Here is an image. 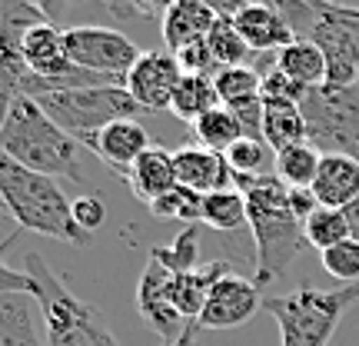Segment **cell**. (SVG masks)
<instances>
[{
    "mask_svg": "<svg viewBox=\"0 0 359 346\" xmlns=\"http://www.w3.org/2000/svg\"><path fill=\"white\" fill-rule=\"evenodd\" d=\"M236 187L246 197L250 230L257 244V283L283 280L286 270L293 267L296 253L306 244L303 220L290 206V187L276 173L240 177Z\"/></svg>",
    "mask_w": 359,
    "mask_h": 346,
    "instance_id": "6da1fadb",
    "label": "cell"
},
{
    "mask_svg": "<svg viewBox=\"0 0 359 346\" xmlns=\"http://www.w3.org/2000/svg\"><path fill=\"white\" fill-rule=\"evenodd\" d=\"M0 150L20 167L37 170L43 177L87 183V173L80 167V140L70 137L64 127H57L34 97H17L4 110Z\"/></svg>",
    "mask_w": 359,
    "mask_h": 346,
    "instance_id": "7a4b0ae2",
    "label": "cell"
},
{
    "mask_svg": "<svg viewBox=\"0 0 359 346\" xmlns=\"http://www.w3.org/2000/svg\"><path fill=\"white\" fill-rule=\"evenodd\" d=\"M0 197L20 230L53 237L70 246H87L90 233L77 227L74 204L57 187V177H43L37 170L20 167L11 157H0Z\"/></svg>",
    "mask_w": 359,
    "mask_h": 346,
    "instance_id": "3957f363",
    "label": "cell"
},
{
    "mask_svg": "<svg viewBox=\"0 0 359 346\" xmlns=\"http://www.w3.org/2000/svg\"><path fill=\"white\" fill-rule=\"evenodd\" d=\"M24 270L37 283V303L47 320V346H120L97 307L80 300L37 250L24 253Z\"/></svg>",
    "mask_w": 359,
    "mask_h": 346,
    "instance_id": "277c9868",
    "label": "cell"
},
{
    "mask_svg": "<svg viewBox=\"0 0 359 346\" xmlns=\"http://www.w3.org/2000/svg\"><path fill=\"white\" fill-rule=\"evenodd\" d=\"M359 303V283H343L336 290L299 286L293 293L266 296L263 310L280 326L283 346H326L349 307Z\"/></svg>",
    "mask_w": 359,
    "mask_h": 346,
    "instance_id": "5b68a950",
    "label": "cell"
},
{
    "mask_svg": "<svg viewBox=\"0 0 359 346\" xmlns=\"http://www.w3.org/2000/svg\"><path fill=\"white\" fill-rule=\"evenodd\" d=\"M43 107L57 127H64L70 137H93L116 120H140L147 117L140 103L130 97L127 87H83V90H57L34 97Z\"/></svg>",
    "mask_w": 359,
    "mask_h": 346,
    "instance_id": "8992f818",
    "label": "cell"
},
{
    "mask_svg": "<svg viewBox=\"0 0 359 346\" xmlns=\"http://www.w3.org/2000/svg\"><path fill=\"white\" fill-rule=\"evenodd\" d=\"M299 107L306 117V137L320 154H343L359 160V84L313 87L306 90Z\"/></svg>",
    "mask_w": 359,
    "mask_h": 346,
    "instance_id": "52a82bcc",
    "label": "cell"
},
{
    "mask_svg": "<svg viewBox=\"0 0 359 346\" xmlns=\"http://www.w3.org/2000/svg\"><path fill=\"white\" fill-rule=\"evenodd\" d=\"M67 40V53L70 60L90 74H103V77H116V80H127V74L133 70V64L140 60L137 44L130 37H123L120 30L114 27H67L64 30Z\"/></svg>",
    "mask_w": 359,
    "mask_h": 346,
    "instance_id": "ba28073f",
    "label": "cell"
},
{
    "mask_svg": "<svg viewBox=\"0 0 359 346\" xmlns=\"http://www.w3.org/2000/svg\"><path fill=\"white\" fill-rule=\"evenodd\" d=\"M180 80H183V67H180L177 53L143 51L140 60L127 74V90L147 114H160V110H170Z\"/></svg>",
    "mask_w": 359,
    "mask_h": 346,
    "instance_id": "9c48e42d",
    "label": "cell"
},
{
    "mask_svg": "<svg viewBox=\"0 0 359 346\" xmlns=\"http://www.w3.org/2000/svg\"><path fill=\"white\" fill-rule=\"evenodd\" d=\"M266 296L259 293L257 280H246L240 273H226L223 280L206 296V307L200 313V330H236L246 320H253V313L263 310Z\"/></svg>",
    "mask_w": 359,
    "mask_h": 346,
    "instance_id": "30bf717a",
    "label": "cell"
},
{
    "mask_svg": "<svg viewBox=\"0 0 359 346\" xmlns=\"http://www.w3.org/2000/svg\"><path fill=\"white\" fill-rule=\"evenodd\" d=\"M163 280H167V267L156 257H150L140 273V283H137V310H140V317L147 320V326H150L160 340L177 343L193 323H187L177 310L170 307L167 293H163Z\"/></svg>",
    "mask_w": 359,
    "mask_h": 346,
    "instance_id": "8fae6325",
    "label": "cell"
},
{
    "mask_svg": "<svg viewBox=\"0 0 359 346\" xmlns=\"http://www.w3.org/2000/svg\"><path fill=\"white\" fill-rule=\"evenodd\" d=\"M80 147H87L90 154H97L114 173H120V177L127 180L130 167H133L154 143H150V133H147V127H143L140 120H116V124H110V127L100 130V133L83 137Z\"/></svg>",
    "mask_w": 359,
    "mask_h": 346,
    "instance_id": "7c38bea8",
    "label": "cell"
},
{
    "mask_svg": "<svg viewBox=\"0 0 359 346\" xmlns=\"http://www.w3.org/2000/svg\"><path fill=\"white\" fill-rule=\"evenodd\" d=\"M226 273H233V267L226 260H213L196 270H167L163 280V293H167L170 307L177 310L187 323H196L200 313L206 307V296L217 286V280H223Z\"/></svg>",
    "mask_w": 359,
    "mask_h": 346,
    "instance_id": "4fadbf2b",
    "label": "cell"
},
{
    "mask_svg": "<svg viewBox=\"0 0 359 346\" xmlns=\"http://www.w3.org/2000/svg\"><path fill=\"white\" fill-rule=\"evenodd\" d=\"M173 164H177L180 183L196 190L200 197L236 187V173H233L226 154L206 150V147H180L173 150Z\"/></svg>",
    "mask_w": 359,
    "mask_h": 346,
    "instance_id": "5bb4252c",
    "label": "cell"
},
{
    "mask_svg": "<svg viewBox=\"0 0 359 346\" xmlns=\"http://www.w3.org/2000/svg\"><path fill=\"white\" fill-rule=\"evenodd\" d=\"M0 346H47V320L37 296L0 293Z\"/></svg>",
    "mask_w": 359,
    "mask_h": 346,
    "instance_id": "9a60e30c",
    "label": "cell"
},
{
    "mask_svg": "<svg viewBox=\"0 0 359 346\" xmlns=\"http://www.w3.org/2000/svg\"><path fill=\"white\" fill-rule=\"evenodd\" d=\"M217 11L203 0H173L170 11L163 13V44L170 53L183 51L193 40H206L210 30L217 27Z\"/></svg>",
    "mask_w": 359,
    "mask_h": 346,
    "instance_id": "2e32d148",
    "label": "cell"
},
{
    "mask_svg": "<svg viewBox=\"0 0 359 346\" xmlns=\"http://www.w3.org/2000/svg\"><path fill=\"white\" fill-rule=\"evenodd\" d=\"M177 164H173V150L167 147H150L147 154L130 167L127 187L140 204H156L160 197H167L177 187Z\"/></svg>",
    "mask_w": 359,
    "mask_h": 346,
    "instance_id": "e0dca14e",
    "label": "cell"
},
{
    "mask_svg": "<svg viewBox=\"0 0 359 346\" xmlns=\"http://www.w3.org/2000/svg\"><path fill=\"white\" fill-rule=\"evenodd\" d=\"M309 190L316 193L320 206L346 210L359 197V160L343 154H323L320 173H316Z\"/></svg>",
    "mask_w": 359,
    "mask_h": 346,
    "instance_id": "ac0fdd59",
    "label": "cell"
},
{
    "mask_svg": "<svg viewBox=\"0 0 359 346\" xmlns=\"http://www.w3.org/2000/svg\"><path fill=\"white\" fill-rule=\"evenodd\" d=\"M233 27L246 40V47L253 53H259V57L263 53H280L283 47H290L296 40L293 27L286 24L276 11H269V7H250V11L236 13Z\"/></svg>",
    "mask_w": 359,
    "mask_h": 346,
    "instance_id": "d6986e66",
    "label": "cell"
},
{
    "mask_svg": "<svg viewBox=\"0 0 359 346\" xmlns=\"http://www.w3.org/2000/svg\"><path fill=\"white\" fill-rule=\"evenodd\" d=\"M263 140L273 147V154L309 143L303 107L293 100H263Z\"/></svg>",
    "mask_w": 359,
    "mask_h": 346,
    "instance_id": "ffe728a7",
    "label": "cell"
},
{
    "mask_svg": "<svg viewBox=\"0 0 359 346\" xmlns=\"http://www.w3.org/2000/svg\"><path fill=\"white\" fill-rule=\"evenodd\" d=\"M273 67H276L280 74H286L290 80L303 84L306 90L323 87V84H326V74H330L323 51L313 40H303V37H296L290 47H283L280 53H273Z\"/></svg>",
    "mask_w": 359,
    "mask_h": 346,
    "instance_id": "44dd1931",
    "label": "cell"
},
{
    "mask_svg": "<svg viewBox=\"0 0 359 346\" xmlns=\"http://www.w3.org/2000/svg\"><path fill=\"white\" fill-rule=\"evenodd\" d=\"M217 107V87H213V77H206V74H183L177 93H173V103H170L173 117H180L183 124H196L200 117H206Z\"/></svg>",
    "mask_w": 359,
    "mask_h": 346,
    "instance_id": "7402d4cb",
    "label": "cell"
},
{
    "mask_svg": "<svg viewBox=\"0 0 359 346\" xmlns=\"http://www.w3.org/2000/svg\"><path fill=\"white\" fill-rule=\"evenodd\" d=\"M213 87H217L219 103L230 110L263 100V74L253 67H223L213 74Z\"/></svg>",
    "mask_w": 359,
    "mask_h": 346,
    "instance_id": "603a6c76",
    "label": "cell"
},
{
    "mask_svg": "<svg viewBox=\"0 0 359 346\" xmlns=\"http://www.w3.org/2000/svg\"><path fill=\"white\" fill-rule=\"evenodd\" d=\"M320 164H323V154L313 143H296V147H286V150L276 154L273 173H276L290 190H309L316 173H320Z\"/></svg>",
    "mask_w": 359,
    "mask_h": 346,
    "instance_id": "cb8c5ba5",
    "label": "cell"
},
{
    "mask_svg": "<svg viewBox=\"0 0 359 346\" xmlns=\"http://www.w3.org/2000/svg\"><path fill=\"white\" fill-rule=\"evenodd\" d=\"M206 44H210L213 60H217L219 70H223V67H253V70H259V60H263V57L246 47V40L236 34L233 20H223V17H219L217 27L210 30Z\"/></svg>",
    "mask_w": 359,
    "mask_h": 346,
    "instance_id": "d4e9b609",
    "label": "cell"
},
{
    "mask_svg": "<svg viewBox=\"0 0 359 346\" xmlns=\"http://www.w3.org/2000/svg\"><path fill=\"white\" fill-rule=\"evenodd\" d=\"M203 223L219 233L250 227V213H246V197L243 190H217L203 197Z\"/></svg>",
    "mask_w": 359,
    "mask_h": 346,
    "instance_id": "484cf974",
    "label": "cell"
},
{
    "mask_svg": "<svg viewBox=\"0 0 359 346\" xmlns=\"http://www.w3.org/2000/svg\"><path fill=\"white\" fill-rule=\"evenodd\" d=\"M193 133H196L200 147L217 150V154H226L240 137H246L243 127H240V120H236V114H233L230 107H223V103H219L217 110H210L206 117H200V120L193 124Z\"/></svg>",
    "mask_w": 359,
    "mask_h": 346,
    "instance_id": "4316f807",
    "label": "cell"
},
{
    "mask_svg": "<svg viewBox=\"0 0 359 346\" xmlns=\"http://www.w3.org/2000/svg\"><path fill=\"white\" fill-rule=\"evenodd\" d=\"M303 230H306V244L313 246V250H320V253L333 250V246H339L343 240L353 237V233H349L346 213H343V210H333V206H320V210L303 223Z\"/></svg>",
    "mask_w": 359,
    "mask_h": 346,
    "instance_id": "83f0119b",
    "label": "cell"
},
{
    "mask_svg": "<svg viewBox=\"0 0 359 346\" xmlns=\"http://www.w3.org/2000/svg\"><path fill=\"white\" fill-rule=\"evenodd\" d=\"M226 160H230L236 180L240 177H259V173H273L269 164H276V154L263 137H240L226 150Z\"/></svg>",
    "mask_w": 359,
    "mask_h": 346,
    "instance_id": "f1b7e54d",
    "label": "cell"
},
{
    "mask_svg": "<svg viewBox=\"0 0 359 346\" xmlns=\"http://www.w3.org/2000/svg\"><path fill=\"white\" fill-rule=\"evenodd\" d=\"M150 213L163 220H183L187 227H193V223H203V197L196 190H190V187L177 183L167 197H160L156 204H150Z\"/></svg>",
    "mask_w": 359,
    "mask_h": 346,
    "instance_id": "f546056e",
    "label": "cell"
},
{
    "mask_svg": "<svg viewBox=\"0 0 359 346\" xmlns=\"http://www.w3.org/2000/svg\"><path fill=\"white\" fill-rule=\"evenodd\" d=\"M150 257H156L167 270H196V257H200V227H183L180 237L170 246H154Z\"/></svg>",
    "mask_w": 359,
    "mask_h": 346,
    "instance_id": "4dcf8cb0",
    "label": "cell"
},
{
    "mask_svg": "<svg viewBox=\"0 0 359 346\" xmlns=\"http://www.w3.org/2000/svg\"><path fill=\"white\" fill-rule=\"evenodd\" d=\"M323 257V270L336 277L339 283H359V240H343L339 246L320 253Z\"/></svg>",
    "mask_w": 359,
    "mask_h": 346,
    "instance_id": "1f68e13d",
    "label": "cell"
},
{
    "mask_svg": "<svg viewBox=\"0 0 359 346\" xmlns=\"http://www.w3.org/2000/svg\"><path fill=\"white\" fill-rule=\"evenodd\" d=\"M37 24H47V17L30 0H0V27L30 30V27H37Z\"/></svg>",
    "mask_w": 359,
    "mask_h": 346,
    "instance_id": "d6a6232c",
    "label": "cell"
},
{
    "mask_svg": "<svg viewBox=\"0 0 359 346\" xmlns=\"http://www.w3.org/2000/svg\"><path fill=\"white\" fill-rule=\"evenodd\" d=\"M306 97V87L290 80L286 74H280L276 67H269L263 74V100H293V103H303Z\"/></svg>",
    "mask_w": 359,
    "mask_h": 346,
    "instance_id": "836d02e7",
    "label": "cell"
},
{
    "mask_svg": "<svg viewBox=\"0 0 359 346\" xmlns=\"http://www.w3.org/2000/svg\"><path fill=\"white\" fill-rule=\"evenodd\" d=\"M177 60H180V67H183V74H206V77H213L210 70H219L206 40H193V44H187L183 51H177Z\"/></svg>",
    "mask_w": 359,
    "mask_h": 346,
    "instance_id": "e575fe53",
    "label": "cell"
},
{
    "mask_svg": "<svg viewBox=\"0 0 359 346\" xmlns=\"http://www.w3.org/2000/svg\"><path fill=\"white\" fill-rule=\"evenodd\" d=\"M74 220H77V227L83 233L100 230L103 220H107V206H103L100 197H93V193H80L77 200H74Z\"/></svg>",
    "mask_w": 359,
    "mask_h": 346,
    "instance_id": "d590c367",
    "label": "cell"
},
{
    "mask_svg": "<svg viewBox=\"0 0 359 346\" xmlns=\"http://www.w3.org/2000/svg\"><path fill=\"white\" fill-rule=\"evenodd\" d=\"M330 13H333L336 20H339V27L346 30L349 47H353V57H356V67H359V7H346V4L330 0Z\"/></svg>",
    "mask_w": 359,
    "mask_h": 346,
    "instance_id": "8d00e7d4",
    "label": "cell"
},
{
    "mask_svg": "<svg viewBox=\"0 0 359 346\" xmlns=\"http://www.w3.org/2000/svg\"><path fill=\"white\" fill-rule=\"evenodd\" d=\"M0 293H27L34 296L37 293V283H34V277L27 273V270H17L7 267V263H0Z\"/></svg>",
    "mask_w": 359,
    "mask_h": 346,
    "instance_id": "74e56055",
    "label": "cell"
},
{
    "mask_svg": "<svg viewBox=\"0 0 359 346\" xmlns=\"http://www.w3.org/2000/svg\"><path fill=\"white\" fill-rule=\"evenodd\" d=\"M30 4H34V7H37V11L53 24L57 17L77 11V7H83V4H93V0H30Z\"/></svg>",
    "mask_w": 359,
    "mask_h": 346,
    "instance_id": "f35d334b",
    "label": "cell"
},
{
    "mask_svg": "<svg viewBox=\"0 0 359 346\" xmlns=\"http://www.w3.org/2000/svg\"><path fill=\"white\" fill-rule=\"evenodd\" d=\"M170 4H173V0H133V7H137L140 13H150V17H156V13H167Z\"/></svg>",
    "mask_w": 359,
    "mask_h": 346,
    "instance_id": "ab89813d",
    "label": "cell"
},
{
    "mask_svg": "<svg viewBox=\"0 0 359 346\" xmlns=\"http://www.w3.org/2000/svg\"><path fill=\"white\" fill-rule=\"evenodd\" d=\"M343 213H346V220H349V233H353V240H359V197L346 206V210H343Z\"/></svg>",
    "mask_w": 359,
    "mask_h": 346,
    "instance_id": "60d3db41",
    "label": "cell"
},
{
    "mask_svg": "<svg viewBox=\"0 0 359 346\" xmlns=\"http://www.w3.org/2000/svg\"><path fill=\"white\" fill-rule=\"evenodd\" d=\"M196 333H200V323H193L190 330H187V333L180 336L177 343H170V346H193V336H196Z\"/></svg>",
    "mask_w": 359,
    "mask_h": 346,
    "instance_id": "b9f144b4",
    "label": "cell"
},
{
    "mask_svg": "<svg viewBox=\"0 0 359 346\" xmlns=\"http://www.w3.org/2000/svg\"><path fill=\"white\" fill-rule=\"evenodd\" d=\"M336 4H339V0H336Z\"/></svg>",
    "mask_w": 359,
    "mask_h": 346,
    "instance_id": "7bdbcfd3",
    "label": "cell"
}]
</instances>
